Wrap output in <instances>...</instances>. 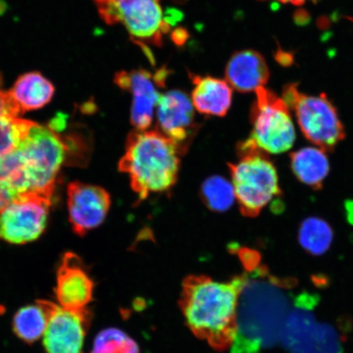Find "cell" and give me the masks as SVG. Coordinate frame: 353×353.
Segmentation results:
<instances>
[{
    "instance_id": "obj_1",
    "label": "cell",
    "mask_w": 353,
    "mask_h": 353,
    "mask_svg": "<svg viewBox=\"0 0 353 353\" xmlns=\"http://www.w3.org/2000/svg\"><path fill=\"white\" fill-rule=\"evenodd\" d=\"M267 266L236 276L238 285L236 332L231 353H260L281 342L290 302L269 281Z\"/></svg>"
},
{
    "instance_id": "obj_2",
    "label": "cell",
    "mask_w": 353,
    "mask_h": 353,
    "mask_svg": "<svg viewBox=\"0 0 353 353\" xmlns=\"http://www.w3.org/2000/svg\"><path fill=\"white\" fill-rule=\"evenodd\" d=\"M238 285L219 283L205 276L183 281L179 305L192 332L222 352L231 347L236 332Z\"/></svg>"
},
{
    "instance_id": "obj_3",
    "label": "cell",
    "mask_w": 353,
    "mask_h": 353,
    "mask_svg": "<svg viewBox=\"0 0 353 353\" xmlns=\"http://www.w3.org/2000/svg\"><path fill=\"white\" fill-rule=\"evenodd\" d=\"M68 148L51 127L34 123L14 151L0 157V184L16 194L54 192Z\"/></svg>"
},
{
    "instance_id": "obj_4",
    "label": "cell",
    "mask_w": 353,
    "mask_h": 353,
    "mask_svg": "<svg viewBox=\"0 0 353 353\" xmlns=\"http://www.w3.org/2000/svg\"><path fill=\"white\" fill-rule=\"evenodd\" d=\"M183 154L160 131L136 130L128 136L119 170L129 176L132 189L143 201L150 194L165 192L174 186Z\"/></svg>"
},
{
    "instance_id": "obj_5",
    "label": "cell",
    "mask_w": 353,
    "mask_h": 353,
    "mask_svg": "<svg viewBox=\"0 0 353 353\" xmlns=\"http://www.w3.org/2000/svg\"><path fill=\"white\" fill-rule=\"evenodd\" d=\"M240 161L229 164L235 196L243 215L254 218L281 190L276 167L264 153L246 140L238 145Z\"/></svg>"
},
{
    "instance_id": "obj_6",
    "label": "cell",
    "mask_w": 353,
    "mask_h": 353,
    "mask_svg": "<svg viewBox=\"0 0 353 353\" xmlns=\"http://www.w3.org/2000/svg\"><path fill=\"white\" fill-rule=\"evenodd\" d=\"M99 16L110 26L120 24L132 41L138 44L154 63L149 46L161 47L170 32V23L165 19L161 0H94Z\"/></svg>"
},
{
    "instance_id": "obj_7",
    "label": "cell",
    "mask_w": 353,
    "mask_h": 353,
    "mask_svg": "<svg viewBox=\"0 0 353 353\" xmlns=\"http://www.w3.org/2000/svg\"><path fill=\"white\" fill-rule=\"evenodd\" d=\"M282 99L294 110L305 138L324 152L333 151L345 137L337 110L325 94H303L297 85H289Z\"/></svg>"
},
{
    "instance_id": "obj_8",
    "label": "cell",
    "mask_w": 353,
    "mask_h": 353,
    "mask_svg": "<svg viewBox=\"0 0 353 353\" xmlns=\"http://www.w3.org/2000/svg\"><path fill=\"white\" fill-rule=\"evenodd\" d=\"M250 112V142L266 154H281L293 147L296 134L288 105L274 92L261 87Z\"/></svg>"
},
{
    "instance_id": "obj_9",
    "label": "cell",
    "mask_w": 353,
    "mask_h": 353,
    "mask_svg": "<svg viewBox=\"0 0 353 353\" xmlns=\"http://www.w3.org/2000/svg\"><path fill=\"white\" fill-rule=\"evenodd\" d=\"M52 194H17L0 210V240L16 245L37 241L46 228Z\"/></svg>"
},
{
    "instance_id": "obj_10",
    "label": "cell",
    "mask_w": 353,
    "mask_h": 353,
    "mask_svg": "<svg viewBox=\"0 0 353 353\" xmlns=\"http://www.w3.org/2000/svg\"><path fill=\"white\" fill-rule=\"evenodd\" d=\"M37 303L43 308L48 319L43 334V346L47 353H83L91 312L85 307L66 309L47 300Z\"/></svg>"
},
{
    "instance_id": "obj_11",
    "label": "cell",
    "mask_w": 353,
    "mask_h": 353,
    "mask_svg": "<svg viewBox=\"0 0 353 353\" xmlns=\"http://www.w3.org/2000/svg\"><path fill=\"white\" fill-rule=\"evenodd\" d=\"M157 110V130L186 152L198 130L191 99L183 92L170 91L161 96Z\"/></svg>"
},
{
    "instance_id": "obj_12",
    "label": "cell",
    "mask_w": 353,
    "mask_h": 353,
    "mask_svg": "<svg viewBox=\"0 0 353 353\" xmlns=\"http://www.w3.org/2000/svg\"><path fill=\"white\" fill-rule=\"evenodd\" d=\"M69 219L79 236L100 226L110 206L109 193L94 185L72 182L68 187Z\"/></svg>"
},
{
    "instance_id": "obj_13",
    "label": "cell",
    "mask_w": 353,
    "mask_h": 353,
    "mask_svg": "<svg viewBox=\"0 0 353 353\" xmlns=\"http://www.w3.org/2000/svg\"><path fill=\"white\" fill-rule=\"evenodd\" d=\"M114 83L123 90L130 92L132 101L131 123L138 130H147L152 125L154 108L161 94L158 88L163 87L157 74L143 69L121 72L114 78Z\"/></svg>"
},
{
    "instance_id": "obj_14",
    "label": "cell",
    "mask_w": 353,
    "mask_h": 353,
    "mask_svg": "<svg viewBox=\"0 0 353 353\" xmlns=\"http://www.w3.org/2000/svg\"><path fill=\"white\" fill-rule=\"evenodd\" d=\"M94 287L81 258L72 252L65 253L57 274L55 293L60 305L72 310L86 307L92 301Z\"/></svg>"
},
{
    "instance_id": "obj_15",
    "label": "cell",
    "mask_w": 353,
    "mask_h": 353,
    "mask_svg": "<svg viewBox=\"0 0 353 353\" xmlns=\"http://www.w3.org/2000/svg\"><path fill=\"white\" fill-rule=\"evenodd\" d=\"M227 82L241 92H255L264 87L269 78V70L263 57L254 50L234 54L225 70Z\"/></svg>"
},
{
    "instance_id": "obj_16",
    "label": "cell",
    "mask_w": 353,
    "mask_h": 353,
    "mask_svg": "<svg viewBox=\"0 0 353 353\" xmlns=\"http://www.w3.org/2000/svg\"><path fill=\"white\" fill-rule=\"evenodd\" d=\"M194 85L192 104L199 112L222 117L231 108L232 88L223 79L190 74Z\"/></svg>"
},
{
    "instance_id": "obj_17",
    "label": "cell",
    "mask_w": 353,
    "mask_h": 353,
    "mask_svg": "<svg viewBox=\"0 0 353 353\" xmlns=\"http://www.w3.org/2000/svg\"><path fill=\"white\" fill-rule=\"evenodd\" d=\"M10 94L21 114L39 110L50 103L55 94L52 83L41 72L22 74L14 83Z\"/></svg>"
},
{
    "instance_id": "obj_18",
    "label": "cell",
    "mask_w": 353,
    "mask_h": 353,
    "mask_svg": "<svg viewBox=\"0 0 353 353\" xmlns=\"http://www.w3.org/2000/svg\"><path fill=\"white\" fill-rule=\"evenodd\" d=\"M290 166L300 182L313 189L322 188L330 172L326 152L317 148H305L290 154Z\"/></svg>"
},
{
    "instance_id": "obj_19",
    "label": "cell",
    "mask_w": 353,
    "mask_h": 353,
    "mask_svg": "<svg viewBox=\"0 0 353 353\" xmlns=\"http://www.w3.org/2000/svg\"><path fill=\"white\" fill-rule=\"evenodd\" d=\"M290 353H343L341 339L332 325L315 322L288 351Z\"/></svg>"
},
{
    "instance_id": "obj_20",
    "label": "cell",
    "mask_w": 353,
    "mask_h": 353,
    "mask_svg": "<svg viewBox=\"0 0 353 353\" xmlns=\"http://www.w3.org/2000/svg\"><path fill=\"white\" fill-rule=\"evenodd\" d=\"M298 238L300 245L308 254L320 256L330 249L334 232L325 220L310 217L300 225Z\"/></svg>"
},
{
    "instance_id": "obj_21",
    "label": "cell",
    "mask_w": 353,
    "mask_h": 353,
    "mask_svg": "<svg viewBox=\"0 0 353 353\" xmlns=\"http://www.w3.org/2000/svg\"><path fill=\"white\" fill-rule=\"evenodd\" d=\"M48 325V319L43 308L28 305L19 309L13 317L12 329L17 337L26 343L32 344L41 339Z\"/></svg>"
},
{
    "instance_id": "obj_22",
    "label": "cell",
    "mask_w": 353,
    "mask_h": 353,
    "mask_svg": "<svg viewBox=\"0 0 353 353\" xmlns=\"http://www.w3.org/2000/svg\"><path fill=\"white\" fill-rule=\"evenodd\" d=\"M201 195L206 206L215 212L230 209L236 198L232 184L219 176H210L205 181Z\"/></svg>"
},
{
    "instance_id": "obj_23",
    "label": "cell",
    "mask_w": 353,
    "mask_h": 353,
    "mask_svg": "<svg viewBox=\"0 0 353 353\" xmlns=\"http://www.w3.org/2000/svg\"><path fill=\"white\" fill-rule=\"evenodd\" d=\"M34 123L19 117H0V157L19 148Z\"/></svg>"
},
{
    "instance_id": "obj_24",
    "label": "cell",
    "mask_w": 353,
    "mask_h": 353,
    "mask_svg": "<svg viewBox=\"0 0 353 353\" xmlns=\"http://www.w3.org/2000/svg\"><path fill=\"white\" fill-rule=\"evenodd\" d=\"M91 353H139V348L122 330L109 328L96 337Z\"/></svg>"
},
{
    "instance_id": "obj_25",
    "label": "cell",
    "mask_w": 353,
    "mask_h": 353,
    "mask_svg": "<svg viewBox=\"0 0 353 353\" xmlns=\"http://www.w3.org/2000/svg\"><path fill=\"white\" fill-rule=\"evenodd\" d=\"M3 77L1 72H0V117H19L22 114L19 105L12 98L10 92L3 90Z\"/></svg>"
},
{
    "instance_id": "obj_26",
    "label": "cell",
    "mask_w": 353,
    "mask_h": 353,
    "mask_svg": "<svg viewBox=\"0 0 353 353\" xmlns=\"http://www.w3.org/2000/svg\"><path fill=\"white\" fill-rule=\"evenodd\" d=\"M238 254H239L241 261L246 272H253L260 266L261 255H260L258 251L241 248L238 251Z\"/></svg>"
},
{
    "instance_id": "obj_27",
    "label": "cell",
    "mask_w": 353,
    "mask_h": 353,
    "mask_svg": "<svg viewBox=\"0 0 353 353\" xmlns=\"http://www.w3.org/2000/svg\"><path fill=\"white\" fill-rule=\"evenodd\" d=\"M268 278L273 285H275L280 289H292L298 285V280L294 277L281 278L269 275Z\"/></svg>"
},
{
    "instance_id": "obj_28",
    "label": "cell",
    "mask_w": 353,
    "mask_h": 353,
    "mask_svg": "<svg viewBox=\"0 0 353 353\" xmlns=\"http://www.w3.org/2000/svg\"><path fill=\"white\" fill-rule=\"evenodd\" d=\"M17 195L10 188L0 184V210Z\"/></svg>"
},
{
    "instance_id": "obj_29",
    "label": "cell",
    "mask_w": 353,
    "mask_h": 353,
    "mask_svg": "<svg viewBox=\"0 0 353 353\" xmlns=\"http://www.w3.org/2000/svg\"><path fill=\"white\" fill-rule=\"evenodd\" d=\"M313 285L317 288L325 289L327 288L330 283V278L324 274H316L311 277Z\"/></svg>"
},
{
    "instance_id": "obj_30",
    "label": "cell",
    "mask_w": 353,
    "mask_h": 353,
    "mask_svg": "<svg viewBox=\"0 0 353 353\" xmlns=\"http://www.w3.org/2000/svg\"><path fill=\"white\" fill-rule=\"evenodd\" d=\"M188 37V32L183 29L176 30L173 34L174 41L178 44L184 43V42L187 41Z\"/></svg>"
},
{
    "instance_id": "obj_31",
    "label": "cell",
    "mask_w": 353,
    "mask_h": 353,
    "mask_svg": "<svg viewBox=\"0 0 353 353\" xmlns=\"http://www.w3.org/2000/svg\"><path fill=\"white\" fill-rule=\"evenodd\" d=\"M346 210H347L348 219L353 223V202H348L346 205Z\"/></svg>"
},
{
    "instance_id": "obj_32",
    "label": "cell",
    "mask_w": 353,
    "mask_h": 353,
    "mask_svg": "<svg viewBox=\"0 0 353 353\" xmlns=\"http://www.w3.org/2000/svg\"><path fill=\"white\" fill-rule=\"evenodd\" d=\"M278 1L285 3H292L294 4V6H301V4L306 3L308 0H278Z\"/></svg>"
},
{
    "instance_id": "obj_33",
    "label": "cell",
    "mask_w": 353,
    "mask_h": 353,
    "mask_svg": "<svg viewBox=\"0 0 353 353\" xmlns=\"http://www.w3.org/2000/svg\"><path fill=\"white\" fill-rule=\"evenodd\" d=\"M8 8L7 3L3 0H0V16L6 12Z\"/></svg>"
}]
</instances>
